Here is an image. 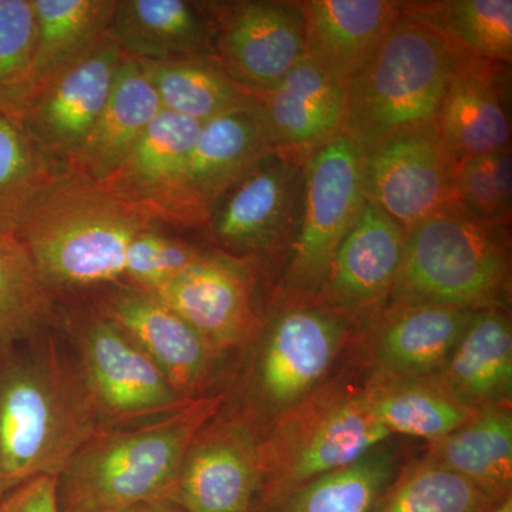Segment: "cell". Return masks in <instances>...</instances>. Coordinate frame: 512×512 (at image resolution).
Returning a JSON list of instances; mask_svg holds the SVG:
<instances>
[{"label":"cell","mask_w":512,"mask_h":512,"mask_svg":"<svg viewBox=\"0 0 512 512\" xmlns=\"http://www.w3.org/2000/svg\"><path fill=\"white\" fill-rule=\"evenodd\" d=\"M468 55L419 2L404 3L375 52L346 84L342 134L366 151L397 131L433 123Z\"/></svg>","instance_id":"3957f363"},{"label":"cell","mask_w":512,"mask_h":512,"mask_svg":"<svg viewBox=\"0 0 512 512\" xmlns=\"http://www.w3.org/2000/svg\"><path fill=\"white\" fill-rule=\"evenodd\" d=\"M66 328L76 350L74 363L104 427L165 416L192 402L123 329L92 306L70 312Z\"/></svg>","instance_id":"9c48e42d"},{"label":"cell","mask_w":512,"mask_h":512,"mask_svg":"<svg viewBox=\"0 0 512 512\" xmlns=\"http://www.w3.org/2000/svg\"><path fill=\"white\" fill-rule=\"evenodd\" d=\"M365 387L373 416L392 437L434 443L477 412L458 402L430 377L369 379Z\"/></svg>","instance_id":"f546056e"},{"label":"cell","mask_w":512,"mask_h":512,"mask_svg":"<svg viewBox=\"0 0 512 512\" xmlns=\"http://www.w3.org/2000/svg\"><path fill=\"white\" fill-rule=\"evenodd\" d=\"M404 238L402 225L366 201L316 299L362 329L389 303L402 265Z\"/></svg>","instance_id":"ac0fdd59"},{"label":"cell","mask_w":512,"mask_h":512,"mask_svg":"<svg viewBox=\"0 0 512 512\" xmlns=\"http://www.w3.org/2000/svg\"><path fill=\"white\" fill-rule=\"evenodd\" d=\"M275 150L259 103L202 124L183 174L158 207L157 220L165 227L205 229L225 195Z\"/></svg>","instance_id":"30bf717a"},{"label":"cell","mask_w":512,"mask_h":512,"mask_svg":"<svg viewBox=\"0 0 512 512\" xmlns=\"http://www.w3.org/2000/svg\"><path fill=\"white\" fill-rule=\"evenodd\" d=\"M56 485L55 477L29 481L0 498V512H60Z\"/></svg>","instance_id":"f35d334b"},{"label":"cell","mask_w":512,"mask_h":512,"mask_svg":"<svg viewBox=\"0 0 512 512\" xmlns=\"http://www.w3.org/2000/svg\"><path fill=\"white\" fill-rule=\"evenodd\" d=\"M256 100L276 150L308 160L342 134L346 84L333 79L306 57L278 86Z\"/></svg>","instance_id":"44dd1931"},{"label":"cell","mask_w":512,"mask_h":512,"mask_svg":"<svg viewBox=\"0 0 512 512\" xmlns=\"http://www.w3.org/2000/svg\"><path fill=\"white\" fill-rule=\"evenodd\" d=\"M201 127L198 121L161 110L123 163L99 184L157 218L158 207L183 174Z\"/></svg>","instance_id":"484cf974"},{"label":"cell","mask_w":512,"mask_h":512,"mask_svg":"<svg viewBox=\"0 0 512 512\" xmlns=\"http://www.w3.org/2000/svg\"><path fill=\"white\" fill-rule=\"evenodd\" d=\"M262 478V433L222 406L187 448L168 503L183 512H251Z\"/></svg>","instance_id":"4fadbf2b"},{"label":"cell","mask_w":512,"mask_h":512,"mask_svg":"<svg viewBox=\"0 0 512 512\" xmlns=\"http://www.w3.org/2000/svg\"><path fill=\"white\" fill-rule=\"evenodd\" d=\"M365 204L363 150L339 134L306 160L301 215L279 281V302L318 298Z\"/></svg>","instance_id":"ba28073f"},{"label":"cell","mask_w":512,"mask_h":512,"mask_svg":"<svg viewBox=\"0 0 512 512\" xmlns=\"http://www.w3.org/2000/svg\"><path fill=\"white\" fill-rule=\"evenodd\" d=\"M403 466L390 439L349 466L256 503L251 512H373Z\"/></svg>","instance_id":"4316f807"},{"label":"cell","mask_w":512,"mask_h":512,"mask_svg":"<svg viewBox=\"0 0 512 512\" xmlns=\"http://www.w3.org/2000/svg\"><path fill=\"white\" fill-rule=\"evenodd\" d=\"M55 302L19 239L0 235V348L43 335Z\"/></svg>","instance_id":"1f68e13d"},{"label":"cell","mask_w":512,"mask_h":512,"mask_svg":"<svg viewBox=\"0 0 512 512\" xmlns=\"http://www.w3.org/2000/svg\"><path fill=\"white\" fill-rule=\"evenodd\" d=\"M454 188L458 204L484 221L511 218V150L467 158L457 164Z\"/></svg>","instance_id":"8d00e7d4"},{"label":"cell","mask_w":512,"mask_h":512,"mask_svg":"<svg viewBox=\"0 0 512 512\" xmlns=\"http://www.w3.org/2000/svg\"><path fill=\"white\" fill-rule=\"evenodd\" d=\"M137 62L156 90L163 110L178 116L205 124L258 106V100L229 76L215 56Z\"/></svg>","instance_id":"f1b7e54d"},{"label":"cell","mask_w":512,"mask_h":512,"mask_svg":"<svg viewBox=\"0 0 512 512\" xmlns=\"http://www.w3.org/2000/svg\"><path fill=\"white\" fill-rule=\"evenodd\" d=\"M470 409L512 402V326L504 308L474 311L446 363L430 376Z\"/></svg>","instance_id":"603a6c76"},{"label":"cell","mask_w":512,"mask_h":512,"mask_svg":"<svg viewBox=\"0 0 512 512\" xmlns=\"http://www.w3.org/2000/svg\"><path fill=\"white\" fill-rule=\"evenodd\" d=\"M305 57L348 84L375 52L406 2L392 0H303Z\"/></svg>","instance_id":"7402d4cb"},{"label":"cell","mask_w":512,"mask_h":512,"mask_svg":"<svg viewBox=\"0 0 512 512\" xmlns=\"http://www.w3.org/2000/svg\"><path fill=\"white\" fill-rule=\"evenodd\" d=\"M165 227L150 212L67 171L37 194L15 237L53 295L124 284L131 245Z\"/></svg>","instance_id":"7a4b0ae2"},{"label":"cell","mask_w":512,"mask_h":512,"mask_svg":"<svg viewBox=\"0 0 512 512\" xmlns=\"http://www.w3.org/2000/svg\"><path fill=\"white\" fill-rule=\"evenodd\" d=\"M163 110L137 60L124 55L109 100L64 171L103 181L123 163L131 148Z\"/></svg>","instance_id":"cb8c5ba5"},{"label":"cell","mask_w":512,"mask_h":512,"mask_svg":"<svg viewBox=\"0 0 512 512\" xmlns=\"http://www.w3.org/2000/svg\"><path fill=\"white\" fill-rule=\"evenodd\" d=\"M92 308L123 329L183 399L205 396L218 356L167 303L154 293L120 284L97 292Z\"/></svg>","instance_id":"e0dca14e"},{"label":"cell","mask_w":512,"mask_h":512,"mask_svg":"<svg viewBox=\"0 0 512 512\" xmlns=\"http://www.w3.org/2000/svg\"><path fill=\"white\" fill-rule=\"evenodd\" d=\"M224 404V394H205L144 426L100 429L57 477L59 511L99 512L147 501L168 503L188 446Z\"/></svg>","instance_id":"277c9868"},{"label":"cell","mask_w":512,"mask_h":512,"mask_svg":"<svg viewBox=\"0 0 512 512\" xmlns=\"http://www.w3.org/2000/svg\"><path fill=\"white\" fill-rule=\"evenodd\" d=\"M423 460L447 468L504 501L512 497V410H477L443 439L429 443Z\"/></svg>","instance_id":"83f0119b"},{"label":"cell","mask_w":512,"mask_h":512,"mask_svg":"<svg viewBox=\"0 0 512 512\" xmlns=\"http://www.w3.org/2000/svg\"><path fill=\"white\" fill-rule=\"evenodd\" d=\"M357 332L348 318L318 299L279 302L252 342L255 352L237 410L264 436L330 380Z\"/></svg>","instance_id":"8992f818"},{"label":"cell","mask_w":512,"mask_h":512,"mask_svg":"<svg viewBox=\"0 0 512 512\" xmlns=\"http://www.w3.org/2000/svg\"><path fill=\"white\" fill-rule=\"evenodd\" d=\"M35 46L32 0H0V111L18 120L32 96Z\"/></svg>","instance_id":"d590c367"},{"label":"cell","mask_w":512,"mask_h":512,"mask_svg":"<svg viewBox=\"0 0 512 512\" xmlns=\"http://www.w3.org/2000/svg\"><path fill=\"white\" fill-rule=\"evenodd\" d=\"M210 19L215 56L229 76L258 99L305 57L301 2H198Z\"/></svg>","instance_id":"7c38bea8"},{"label":"cell","mask_w":512,"mask_h":512,"mask_svg":"<svg viewBox=\"0 0 512 512\" xmlns=\"http://www.w3.org/2000/svg\"><path fill=\"white\" fill-rule=\"evenodd\" d=\"M305 163L272 151L225 195L204 229L218 251L258 265L288 254L301 215Z\"/></svg>","instance_id":"8fae6325"},{"label":"cell","mask_w":512,"mask_h":512,"mask_svg":"<svg viewBox=\"0 0 512 512\" xmlns=\"http://www.w3.org/2000/svg\"><path fill=\"white\" fill-rule=\"evenodd\" d=\"M507 64L468 55L458 64L436 117L454 164L511 150Z\"/></svg>","instance_id":"ffe728a7"},{"label":"cell","mask_w":512,"mask_h":512,"mask_svg":"<svg viewBox=\"0 0 512 512\" xmlns=\"http://www.w3.org/2000/svg\"><path fill=\"white\" fill-rule=\"evenodd\" d=\"M504 501L420 458L403 466L373 512H494Z\"/></svg>","instance_id":"d6a6232c"},{"label":"cell","mask_w":512,"mask_h":512,"mask_svg":"<svg viewBox=\"0 0 512 512\" xmlns=\"http://www.w3.org/2000/svg\"><path fill=\"white\" fill-rule=\"evenodd\" d=\"M107 35L140 62L215 56L211 22L198 2L119 0Z\"/></svg>","instance_id":"d4e9b609"},{"label":"cell","mask_w":512,"mask_h":512,"mask_svg":"<svg viewBox=\"0 0 512 512\" xmlns=\"http://www.w3.org/2000/svg\"><path fill=\"white\" fill-rule=\"evenodd\" d=\"M259 265L212 249L154 293L220 357L254 342L262 328L254 293Z\"/></svg>","instance_id":"9a60e30c"},{"label":"cell","mask_w":512,"mask_h":512,"mask_svg":"<svg viewBox=\"0 0 512 512\" xmlns=\"http://www.w3.org/2000/svg\"><path fill=\"white\" fill-rule=\"evenodd\" d=\"M99 512H183L174 507L173 504L164 503V501H147V503H137L126 505V507L111 508Z\"/></svg>","instance_id":"ab89813d"},{"label":"cell","mask_w":512,"mask_h":512,"mask_svg":"<svg viewBox=\"0 0 512 512\" xmlns=\"http://www.w3.org/2000/svg\"><path fill=\"white\" fill-rule=\"evenodd\" d=\"M123 57L107 35L40 86L23 111L20 123L63 170L106 106Z\"/></svg>","instance_id":"2e32d148"},{"label":"cell","mask_w":512,"mask_h":512,"mask_svg":"<svg viewBox=\"0 0 512 512\" xmlns=\"http://www.w3.org/2000/svg\"><path fill=\"white\" fill-rule=\"evenodd\" d=\"M494 512H512V497L505 500Z\"/></svg>","instance_id":"60d3db41"},{"label":"cell","mask_w":512,"mask_h":512,"mask_svg":"<svg viewBox=\"0 0 512 512\" xmlns=\"http://www.w3.org/2000/svg\"><path fill=\"white\" fill-rule=\"evenodd\" d=\"M404 231L402 265L387 305L507 309L510 221L480 220L457 204Z\"/></svg>","instance_id":"5b68a950"},{"label":"cell","mask_w":512,"mask_h":512,"mask_svg":"<svg viewBox=\"0 0 512 512\" xmlns=\"http://www.w3.org/2000/svg\"><path fill=\"white\" fill-rule=\"evenodd\" d=\"M454 173L436 121L397 131L363 151L366 201L404 229L458 204Z\"/></svg>","instance_id":"5bb4252c"},{"label":"cell","mask_w":512,"mask_h":512,"mask_svg":"<svg viewBox=\"0 0 512 512\" xmlns=\"http://www.w3.org/2000/svg\"><path fill=\"white\" fill-rule=\"evenodd\" d=\"M117 3L119 0H32L36 19L32 96L107 36Z\"/></svg>","instance_id":"4dcf8cb0"},{"label":"cell","mask_w":512,"mask_h":512,"mask_svg":"<svg viewBox=\"0 0 512 512\" xmlns=\"http://www.w3.org/2000/svg\"><path fill=\"white\" fill-rule=\"evenodd\" d=\"M62 171L20 120L0 111V235L15 237L37 194Z\"/></svg>","instance_id":"836d02e7"},{"label":"cell","mask_w":512,"mask_h":512,"mask_svg":"<svg viewBox=\"0 0 512 512\" xmlns=\"http://www.w3.org/2000/svg\"><path fill=\"white\" fill-rule=\"evenodd\" d=\"M158 227L144 232L128 251L124 285L150 293L160 291L197 261L204 249Z\"/></svg>","instance_id":"74e56055"},{"label":"cell","mask_w":512,"mask_h":512,"mask_svg":"<svg viewBox=\"0 0 512 512\" xmlns=\"http://www.w3.org/2000/svg\"><path fill=\"white\" fill-rule=\"evenodd\" d=\"M474 311L436 305H387L359 330L373 372L369 379L436 375L456 348Z\"/></svg>","instance_id":"d6986e66"},{"label":"cell","mask_w":512,"mask_h":512,"mask_svg":"<svg viewBox=\"0 0 512 512\" xmlns=\"http://www.w3.org/2000/svg\"><path fill=\"white\" fill-rule=\"evenodd\" d=\"M420 6L470 55L497 63L511 62V0H451L424 2Z\"/></svg>","instance_id":"e575fe53"},{"label":"cell","mask_w":512,"mask_h":512,"mask_svg":"<svg viewBox=\"0 0 512 512\" xmlns=\"http://www.w3.org/2000/svg\"><path fill=\"white\" fill-rule=\"evenodd\" d=\"M100 429L76 363L45 333L0 348V498L59 477Z\"/></svg>","instance_id":"6da1fadb"},{"label":"cell","mask_w":512,"mask_h":512,"mask_svg":"<svg viewBox=\"0 0 512 512\" xmlns=\"http://www.w3.org/2000/svg\"><path fill=\"white\" fill-rule=\"evenodd\" d=\"M390 439L370 410L365 384L333 377L262 436L255 504L349 466Z\"/></svg>","instance_id":"52a82bcc"}]
</instances>
